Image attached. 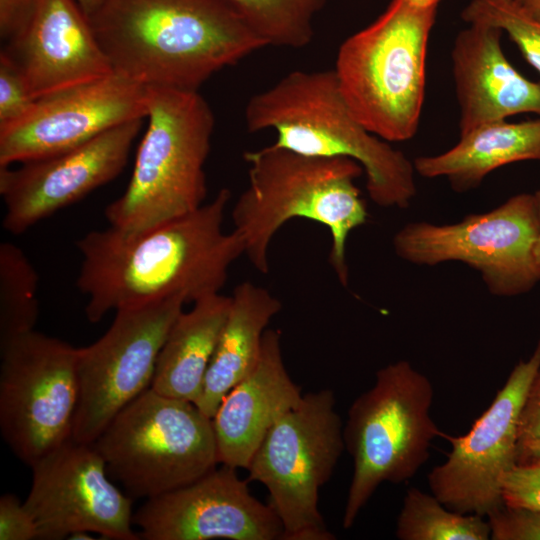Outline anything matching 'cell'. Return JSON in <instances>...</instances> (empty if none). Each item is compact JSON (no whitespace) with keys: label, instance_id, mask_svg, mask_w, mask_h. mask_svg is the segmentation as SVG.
Masks as SVG:
<instances>
[{"label":"cell","instance_id":"obj_1","mask_svg":"<svg viewBox=\"0 0 540 540\" xmlns=\"http://www.w3.org/2000/svg\"><path fill=\"white\" fill-rule=\"evenodd\" d=\"M231 198L223 188L209 203L139 234L109 226L76 246L81 256L77 287L87 298V319L170 297L194 303L218 294L232 263L244 254L241 237L223 229Z\"/></svg>","mask_w":540,"mask_h":540},{"label":"cell","instance_id":"obj_2","mask_svg":"<svg viewBox=\"0 0 540 540\" xmlns=\"http://www.w3.org/2000/svg\"><path fill=\"white\" fill-rule=\"evenodd\" d=\"M88 20L113 72L144 86L198 91L266 46L225 0H105Z\"/></svg>","mask_w":540,"mask_h":540},{"label":"cell","instance_id":"obj_3","mask_svg":"<svg viewBox=\"0 0 540 540\" xmlns=\"http://www.w3.org/2000/svg\"><path fill=\"white\" fill-rule=\"evenodd\" d=\"M248 185L232 209L234 231L244 254L260 273L269 271V248L293 218L318 222L329 230V262L340 283H348L346 241L367 222L368 211L355 180L363 169L347 157L300 154L274 143L244 154Z\"/></svg>","mask_w":540,"mask_h":540},{"label":"cell","instance_id":"obj_4","mask_svg":"<svg viewBox=\"0 0 540 540\" xmlns=\"http://www.w3.org/2000/svg\"><path fill=\"white\" fill-rule=\"evenodd\" d=\"M245 123L252 133L273 130L274 144L291 151L355 160L380 207L407 208L416 194L413 163L357 119L333 70L285 75L250 98Z\"/></svg>","mask_w":540,"mask_h":540},{"label":"cell","instance_id":"obj_5","mask_svg":"<svg viewBox=\"0 0 540 540\" xmlns=\"http://www.w3.org/2000/svg\"><path fill=\"white\" fill-rule=\"evenodd\" d=\"M148 127L124 193L107 205L111 227L133 235L194 212L207 195L215 120L193 90L146 86Z\"/></svg>","mask_w":540,"mask_h":540},{"label":"cell","instance_id":"obj_6","mask_svg":"<svg viewBox=\"0 0 540 540\" xmlns=\"http://www.w3.org/2000/svg\"><path fill=\"white\" fill-rule=\"evenodd\" d=\"M436 13L437 8L392 0L338 50L333 71L345 101L371 133L387 142L409 140L418 130Z\"/></svg>","mask_w":540,"mask_h":540},{"label":"cell","instance_id":"obj_7","mask_svg":"<svg viewBox=\"0 0 540 540\" xmlns=\"http://www.w3.org/2000/svg\"><path fill=\"white\" fill-rule=\"evenodd\" d=\"M432 382L407 360L380 368L375 382L350 405L343 426L353 460L342 524L349 529L378 487L412 478L443 437L431 416Z\"/></svg>","mask_w":540,"mask_h":540},{"label":"cell","instance_id":"obj_8","mask_svg":"<svg viewBox=\"0 0 540 540\" xmlns=\"http://www.w3.org/2000/svg\"><path fill=\"white\" fill-rule=\"evenodd\" d=\"M110 477L133 498L185 486L219 464L212 418L195 403L149 388L93 442Z\"/></svg>","mask_w":540,"mask_h":540},{"label":"cell","instance_id":"obj_9","mask_svg":"<svg viewBox=\"0 0 540 540\" xmlns=\"http://www.w3.org/2000/svg\"><path fill=\"white\" fill-rule=\"evenodd\" d=\"M343 424L330 389L303 394L268 431L248 467L263 484L283 526V540H332L319 510V491L345 450Z\"/></svg>","mask_w":540,"mask_h":540},{"label":"cell","instance_id":"obj_10","mask_svg":"<svg viewBox=\"0 0 540 540\" xmlns=\"http://www.w3.org/2000/svg\"><path fill=\"white\" fill-rule=\"evenodd\" d=\"M77 348L36 330L0 340V429L25 464L72 439Z\"/></svg>","mask_w":540,"mask_h":540},{"label":"cell","instance_id":"obj_11","mask_svg":"<svg viewBox=\"0 0 540 540\" xmlns=\"http://www.w3.org/2000/svg\"><path fill=\"white\" fill-rule=\"evenodd\" d=\"M538 231L535 195L521 193L454 224L408 223L393 245L400 258L413 264L465 263L481 274L493 295L516 296L539 281L533 258Z\"/></svg>","mask_w":540,"mask_h":540},{"label":"cell","instance_id":"obj_12","mask_svg":"<svg viewBox=\"0 0 540 540\" xmlns=\"http://www.w3.org/2000/svg\"><path fill=\"white\" fill-rule=\"evenodd\" d=\"M185 303L176 296L118 310L100 339L77 348L73 440L93 443L125 406L151 387L159 352Z\"/></svg>","mask_w":540,"mask_h":540},{"label":"cell","instance_id":"obj_13","mask_svg":"<svg viewBox=\"0 0 540 540\" xmlns=\"http://www.w3.org/2000/svg\"><path fill=\"white\" fill-rule=\"evenodd\" d=\"M539 370L540 340L531 356L514 366L490 406L466 434H444L451 450L427 479L431 493L448 509L487 517L504 506L502 481L517 463L521 413Z\"/></svg>","mask_w":540,"mask_h":540},{"label":"cell","instance_id":"obj_14","mask_svg":"<svg viewBox=\"0 0 540 540\" xmlns=\"http://www.w3.org/2000/svg\"><path fill=\"white\" fill-rule=\"evenodd\" d=\"M32 485L24 505L38 539L59 540L86 531L105 539L136 540L132 498L108 478L93 443L68 440L32 466Z\"/></svg>","mask_w":540,"mask_h":540},{"label":"cell","instance_id":"obj_15","mask_svg":"<svg viewBox=\"0 0 540 540\" xmlns=\"http://www.w3.org/2000/svg\"><path fill=\"white\" fill-rule=\"evenodd\" d=\"M143 119L120 124L64 152L0 166L3 228L21 234L115 179L128 162Z\"/></svg>","mask_w":540,"mask_h":540},{"label":"cell","instance_id":"obj_16","mask_svg":"<svg viewBox=\"0 0 540 540\" xmlns=\"http://www.w3.org/2000/svg\"><path fill=\"white\" fill-rule=\"evenodd\" d=\"M146 113V86L114 72L38 98L22 120L0 130V166L64 152Z\"/></svg>","mask_w":540,"mask_h":540},{"label":"cell","instance_id":"obj_17","mask_svg":"<svg viewBox=\"0 0 540 540\" xmlns=\"http://www.w3.org/2000/svg\"><path fill=\"white\" fill-rule=\"evenodd\" d=\"M222 465L197 480L147 499L133 515L146 540H279L283 526L270 504L254 497L248 480Z\"/></svg>","mask_w":540,"mask_h":540},{"label":"cell","instance_id":"obj_18","mask_svg":"<svg viewBox=\"0 0 540 540\" xmlns=\"http://www.w3.org/2000/svg\"><path fill=\"white\" fill-rule=\"evenodd\" d=\"M5 50L35 99L105 77L113 70L76 0H38Z\"/></svg>","mask_w":540,"mask_h":540},{"label":"cell","instance_id":"obj_19","mask_svg":"<svg viewBox=\"0 0 540 540\" xmlns=\"http://www.w3.org/2000/svg\"><path fill=\"white\" fill-rule=\"evenodd\" d=\"M501 35L498 28L469 24L455 38L451 61L460 135L517 114L540 116V82L527 79L509 62Z\"/></svg>","mask_w":540,"mask_h":540},{"label":"cell","instance_id":"obj_20","mask_svg":"<svg viewBox=\"0 0 540 540\" xmlns=\"http://www.w3.org/2000/svg\"><path fill=\"white\" fill-rule=\"evenodd\" d=\"M302 397L285 367L280 331L267 329L258 364L225 395L212 417L219 463L246 469L271 427Z\"/></svg>","mask_w":540,"mask_h":540},{"label":"cell","instance_id":"obj_21","mask_svg":"<svg viewBox=\"0 0 540 540\" xmlns=\"http://www.w3.org/2000/svg\"><path fill=\"white\" fill-rule=\"evenodd\" d=\"M281 307L266 288L248 281L234 288L228 316L195 403L207 416L212 418L225 395L254 370L264 333Z\"/></svg>","mask_w":540,"mask_h":540},{"label":"cell","instance_id":"obj_22","mask_svg":"<svg viewBox=\"0 0 540 540\" xmlns=\"http://www.w3.org/2000/svg\"><path fill=\"white\" fill-rule=\"evenodd\" d=\"M527 160L540 161V118L480 126L460 135L458 143L441 154L417 157L413 166L420 176L444 177L455 191L464 192L492 171Z\"/></svg>","mask_w":540,"mask_h":540},{"label":"cell","instance_id":"obj_23","mask_svg":"<svg viewBox=\"0 0 540 540\" xmlns=\"http://www.w3.org/2000/svg\"><path fill=\"white\" fill-rule=\"evenodd\" d=\"M231 305V296L204 297L173 323L157 357L151 389L196 403Z\"/></svg>","mask_w":540,"mask_h":540},{"label":"cell","instance_id":"obj_24","mask_svg":"<svg viewBox=\"0 0 540 540\" xmlns=\"http://www.w3.org/2000/svg\"><path fill=\"white\" fill-rule=\"evenodd\" d=\"M400 540H489L488 519L448 509L435 495L407 490L396 522Z\"/></svg>","mask_w":540,"mask_h":540},{"label":"cell","instance_id":"obj_25","mask_svg":"<svg viewBox=\"0 0 540 540\" xmlns=\"http://www.w3.org/2000/svg\"><path fill=\"white\" fill-rule=\"evenodd\" d=\"M266 46L302 48L314 36V18L325 0H225Z\"/></svg>","mask_w":540,"mask_h":540},{"label":"cell","instance_id":"obj_26","mask_svg":"<svg viewBox=\"0 0 540 540\" xmlns=\"http://www.w3.org/2000/svg\"><path fill=\"white\" fill-rule=\"evenodd\" d=\"M39 277L23 250L0 244V340L35 330Z\"/></svg>","mask_w":540,"mask_h":540},{"label":"cell","instance_id":"obj_27","mask_svg":"<svg viewBox=\"0 0 540 540\" xmlns=\"http://www.w3.org/2000/svg\"><path fill=\"white\" fill-rule=\"evenodd\" d=\"M461 16L468 24L488 25L505 32L540 73V20L515 0H471Z\"/></svg>","mask_w":540,"mask_h":540},{"label":"cell","instance_id":"obj_28","mask_svg":"<svg viewBox=\"0 0 540 540\" xmlns=\"http://www.w3.org/2000/svg\"><path fill=\"white\" fill-rule=\"evenodd\" d=\"M36 100L18 64L5 50H1L0 130L22 120Z\"/></svg>","mask_w":540,"mask_h":540},{"label":"cell","instance_id":"obj_29","mask_svg":"<svg viewBox=\"0 0 540 540\" xmlns=\"http://www.w3.org/2000/svg\"><path fill=\"white\" fill-rule=\"evenodd\" d=\"M501 495L506 507L540 512V461L516 463L509 469Z\"/></svg>","mask_w":540,"mask_h":540},{"label":"cell","instance_id":"obj_30","mask_svg":"<svg viewBox=\"0 0 540 540\" xmlns=\"http://www.w3.org/2000/svg\"><path fill=\"white\" fill-rule=\"evenodd\" d=\"M487 519L493 540H540V512L503 506Z\"/></svg>","mask_w":540,"mask_h":540},{"label":"cell","instance_id":"obj_31","mask_svg":"<svg viewBox=\"0 0 540 540\" xmlns=\"http://www.w3.org/2000/svg\"><path fill=\"white\" fill-rule=\"evenodd\" d=\"M540 456V370L529 387L521 413L517 463L535 461Z\"/></svg>","mask_w":540,"mask_h":540},{"label":"cell","instance_id":"obj_32","mask_svg":"<svg viewBox=\"0 0 540 540\" xmlns=\"http://www.w3.org/2000/svg\"><path fill=\"white\" fill-rule=\"evenodd\" d=\"M38 539L37 528L29 511L13 494L0 498V540Z\"/></svg>","mask_w":540,"mask_h":540},{"label":"cell","instance_id":"obj_33","mask_svg":"<svg viewBox=\"0 0 540 540\" xmlns=\"http://www.w3.org/2000/svg\"><path fill=\"white\" fill-rule=\"evenodd\" d=\"M38 0H0V36L12 38L25 24Z\"/></svg>","mask_w":540,"mask_h":540},{"label":"cell","instance_id":"obj_34","mask_svg":"<svg viewBox=\"0 0 540 540\" xmlns=\"http://www.w3.org/2000/svg\"><path fill=\"white\" fill-rule=\"evenodd\" d=\"M537 207H538V213H539V231L536 238V242L534 244V250H533V258H534V265L535 270L538 279L540 280V190L534 193Z\"/></svg>","mask_w":540,"mask_h":540},{"label":"cell","instance_id":"obj_35","mask_svg":"<svg viewBox=\"0 0 540 540\" xmlns=\"http://www.w3.org/2000/svg\"><path fill=\"white\" fill-rule=\"evenodd\" d=\"M530 15L540 20V0H515Z\"/></svg>","mask_w":540,"mask_h":540},{"label":"cell","instance_id":"obj_36","mask_svg":"<svg viewBox=\"0 0 540 540\" xmlns=\"http://www.w3.org/2000/svg\"><path fill=\"white\" fill-rule=\"evenodd\" d=\"M105 0H76L83 12L89 17Z\"/></svg>","mask_w":540,"mask_h":540},{"label":"cell","instance_id":"obj_37","mask_svg":"<svg viewBox=\"0 0 540 540\" xmlns=\"http://www.w3.org/2000/svg\"><path fill=\"white\" fill-rule=\"evenodd\" d=\"M411 6L418 9H434L438 7L441 0H406Z\"/></svg>","mask_w":540,"mask_h":540},{"label":"cell","instance_id":"obj_38","mask_svg":"<svg viewBox=\"0 0 540 540\" xmlns=\"http://www.w3.org/2000/svg\"><path fill=\"white\" fill-rule=\"evenodd\" d=\"M535 461H540V456H539V458H538L537 460H535ZM532 462H533V461H532Z\"/></svg>","mask_w":540,"mask_h":540}]
</instances>
